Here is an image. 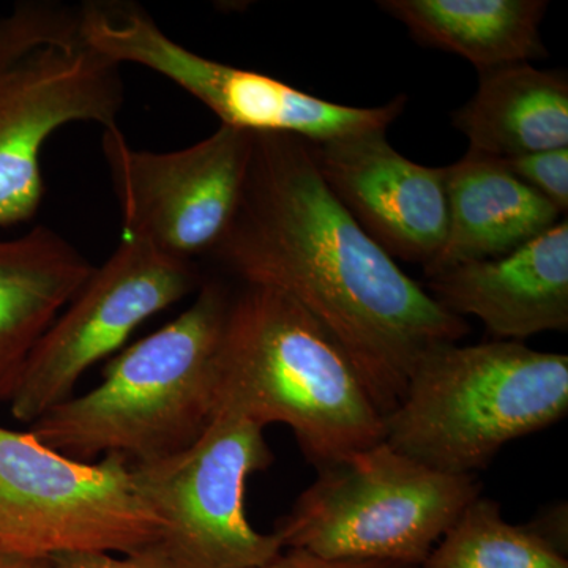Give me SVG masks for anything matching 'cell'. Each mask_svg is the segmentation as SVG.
Wrapping results in <instances>:
<instances>
[{"mask_svg":"<svg viewBox=\"0 0 568 568\" xmlns=\"http://www.w3.org/2000/svg\"><path fill=\"white\" fill-rule=\"evenodd\" d=\"M260 568H418L405 564L377 562V560L321 559L298 549H283L271 562Z\"/></svg>","mask_w":568,"mask_h":568,"instance_id":"cell-22","label":"cell"},{"mask_svg":"<svg viewBox=\"0 0 568 568\" xmlns=\"http://www.w3.org/2000/svg\"><path fill=\"white\" fill-rule=\"evenodd\" d=\"M93 267L51 227L0 234V403L10 402L32 347Z\"/></svg>","mask_w":568,"mask_h":568,"instance_id":"cell-15","label":"cell"},{"mask_svg":"<svg viewBox=\"0 0 568 568\" xmlns=\"http://www.w3.org/2000/svg\"><path fill=\"white\" fill-rule=\"evenodd\" d=\"M51 564L52 568H173L152 547L122 556L110 552H73L55 556Z\"/></svg>","mask_w":568,"mask_h":568,"instance_id":"cell-20","label":"cell"},{"mask_svg":"<svg viewBox=\"0 0 568 568\" xmlns=\"http://www.w3.org/2000/svg\"><path fill=\"white\" fill-rule=\"evenodd\" d=\"M209 257L315 317L384 417L422 358L469 332L358 226L325 185L308 141L291 134L252 133L241 200Z\"/></svg>","mask_w":568,"mask_h":568,"instance_id":"cell-1","label":"cell"},{"mask_svg":"<svg viewBox=\"0 0 568 568\" xmlns=\"http://www.w3.org/2000/svg\"><path fill=\"white\" fill-rule=\"evenodd\" d=\"M526 526L559 555L568 558V506L566 500L548 504Z\"/></svg>","mask_w":568,"mask_h":568,"instance_id":"cell-21","label":"cell"},{"mask_svg":"<svg viewBox=\"0 0 568 568\" xmlns=\"http://www.w3.org/2000/svg\"><path fill=\"white\" fill-rule=\"evenodd\" d=\"M308 144L325 185L388 256L433 264L447 234L446 168L402 155L387 130Z\"/></svg>","mask_w":568,"mask_h":568,"instance_id":"cell-12","label":"cell"},{"mask_svg":"<svg viewBox=\"0 0 568 568\" xmlns=\"http://www.w3.org/2000/svg\"><path fill=\"white\" fill-rule=\"evenodd\" d=\"M422 47L452 52L478 71L548 55L545 0H383L377 2Z\"/></svg>","mask_w":568,"mask_h":568,"instance_id":"cell-17","label":"cell"},{"mask_svg":"<svg viewBox=\"0 0 568 568\" xmlns=\"http://www.w3.org/2000/svg\"><path fill=\"white\" fill-rule=\"evenodd\" d=\"M160 534L162 523L134 489L129 459L78 462L31 432L0 426V548L43 559L133 555Z\"/></svg>","mask_w":568,"mask_h":568,"instance_id":"cell-7","label":"cell"},{"mask_svg":"<svg viewBox=\"0 0 568 568\" xmlns=\"http://www.w3.org/2000/svg\"><path fill=\"white\" fill-rule=\"evenodd\" d=\"M286 425L316 469L386 439V417L338 342L286 295L242 284L219 349V407Z\"/></svg>","mask_w":568,"mask_h":568,"instance_id":"cell-2","label":"cell"},{"mask_svg":"<svg viewBox=\"0 0 568 568\" xmlns=\"http://www.w3.org/2000/svg\"><path fill=\"white\" fill-rule=\"evenodd\" d=\"M418 568H568V558L528 526L506 521L500 504L480 495Z\"/></svg>","mask_w":568,"mask_h":568,"instance_id":"cell-18","label":"cell"},{"mask_svg":"<svg viewBox=\"0 0 568 568\" xmlns=\"http://www.w3.org/2000/svg\"><path fill=\"white\" fill-rule=\"evenodd\" d=\"M121 70L89 40L80 7L24 0L0 14V230L39 212L52 134L70 123L119 126Z\"/></svg>","mask_w":568,"mask_h":568,"instance_id":"cell-5","label":"cell"},{"mask_svg":"<svg viewBox=\"0 0 568 568\" xmlns=\"http://www.w3.org/2000/svg\"><path fill=\"white\" fill-rule=\"evenodd\" d=\"M469 151L507 160L568 148V80L559 70L514 63L478 71L469 102L452 114Z\"/></svg>","mask_w":568,"mask_h":568,"instance_id":"cell-16","label":"cell"},{"mask_svg":"<svg viewBox=\"0 0 568 568\" xmlns=\"http://www.w3.org/2000/svg\"><path fill=\"white\" fill-rule=\"evenodd\" d=\"M231 293L204 280L175 320L119 351L92 390L29 425L40 443L78 462L122 455L130 465L192 446L219 407V349Z\"/></svg>","mask_w":568,"mask_h":568,"instance_id":"cell-3","label":"cell"},{"mask_svg":"<svg viewBox=\"0 0 568 568\" xmlns=\"http://www.w3.org/2000/svg\"><path fill=\"white\" fill-rule=\"evenodd\" d=\"M425 290L452 315L477 317L499 342L567 332V219L514 252L429 276Z\"/></svg>","mask_w":568,"mask_h":568,"instance_id":"cell-13","label":"cell"},{"mask_svg":"<svg viewBox=\"0 0 568 568\" xmlns=\"http://www.w3.org/2000/svg\"><path fill=\"white\" fill-rule=\"evenodd\" d=\"M102 151L122 239L193 263L211 256L241 200L252 133L220 125L189 148L152 152L114 126L103 130Z\"/></svg>","mask_w":568,"mask_h":568,"instance_id":"cell-11","label":"cell"},{"mask_svg":"<svg viewBox=\"0 0 568 568\" xmlns=\"http://www.w3.org/2000/svg\"><path fill=\"white\" fill-rule=\"evenodd\" d=\"M200 265L122 239L32 347L11 395V416L31 425L73 396L93 365L122 351L152 316L200 290Z\"/></svg>","mask_w":568,"mask_h":568,"instance_id":"cell-10","label":"cell"},{"mask_svg":"<svg viewBox=\"0 0 568 568\" xmlns=\"http://www.w3.org/2000/svg\"><path fill=\"white\" fill-rule=\"evenodd\" d=\"M274 454L264 428L216 410L192 446L155 462L130 465L134 489L162 523L152 548L173 568H260L283 552L278 537L246 517V481Z\"/></svg>","mask_w":568,"mask_h":568,"instance_id":"cell-9","label":"cell"},{"mask_svg":"<svg viewBox=\"0 0 568 568\" xmlns=\"http://www.w3.org/2000/svg\"><path fill=\"white\" fill-rule=\"evenodd\" d=\"M480 495L473 474L433 469L384 439L320 467L274 534L283 549L321 559L420 567Z\"/></svg>","mask_w":568,"mask_h":568,"instance_id":"cell-6","label":"cell"},{"mask_svg":"<svg viewBox=\"0 0 568 568\" xmlns=\"http://www.w3.org/2000/svg\"><path fill=\"white\" fill-rule=\"evenodd\" d=\"M80 10L89 40L103 54L159 73L203 103L220 125L242 132L331 141L388 130L406 108L405 95L375 108L328 102L260 71L204 58L171 39L133 0H88Z\"/></svg>","mask_w":568,"mask_h":568,"instance_id":"cell-8","label":"cell"},{"mask_svg":"<svg viewBox=\"0 0 568 568\" xmlns=\"http://www.w3.org/2000/svg\"><path fill=\"white\" fill-rule=\"evenodd\" d=\"M446 171V241L425 268L426 278L514 252L562 220L555 205L519 181L500 160L467 152Z\"/></svg>","mask_w":568,"mask_h":568,"instance_id":"cell-14","label":"cell"},{"mask_svg":"<svg viewBox=\"0 0 568 568\" xmlns=\"http://www.w3.org/2000/svg\"><path fill=\"white\" fill-rule=\"evenodd\" d=\"M0 568H52L51 559L32 558L0 548Z\"/></svg>","mask_w":568,"mask_h":568,"instance_id":"cell-23","label":"cell"},{"mask_svg":"<svg viewBox=\"0 0 568 568\" xmlns=\"http://www.w3.org/2000/svg\"><path fill=\"white\" fill-rule=\"evenodd\" d=\"M504 163L519 181L555 205L564 216L567 215L568 148L530 153Z\"/></svg>","mask_w":568,"mask_h":568,"instance_id":"cell-19","label":"cell"},{"mask_svg":"<svg viewBox=\"0 0 568 568\" xmlns=\"http://www.w3.org/2000/svg\"><path fill=\"white\" fill-rule=\"evenodd\" d=\"M568 413V357L525 343H450L414 369L386 417L396 450L447 474L485 469L511 440Z\"/></svg>","mask_w":568,"mask_h":568,"instance_id":"cell-4","label":"cell"}]
</instances>
